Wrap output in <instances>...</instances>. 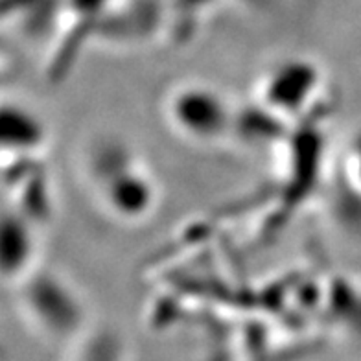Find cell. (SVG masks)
<instances>
[{
  "label": "cell",
  "instance_id": "1",
  "mask_svg": "<svg viewBox=\"0 0 361 361\" xmlns=\"http://www.w3.org/2000/svg\"><path fill=\"white\" fill-rule=\"evenodd\" d=\"M89 185L102 209L122 224H138L152 214L159 186L144 159L126 142L104 137L85 155Z\"/></svg>",
  "mask_w": 361,
  "mask_h": 361
},
{
  "label": "cell",
  "instance_id": "4",
  "mask_svg": "<svg viewBox=\"0 0 361 361\" xmlns=\"http://www.w3.org/2000/svg\"><path fill=\"white\" fill-rule=\"evenodd\" d=\"M19 305L39 330L50 336H71L83 321L80 297L68 282L52 271L35 267L17 282Z\"/></svg>",
  "mask_w": 361,
  "mask_h": 361
},
{
  "label": "cell",
  "instance_id": "7",
  "mask_svg": "<svg viewBox=\"0 0 361 361\" xmlns=\"http://www.w3.org/2000/svg\"><path fill=\"white\" fill-rule=\"evenodd\" d=\"M4 30H13L19 39H54L59 0H2Z\"/></svg>",
  "mask_w": 361,
  "mask_h": 361
},
{
  "label": "cell",
  "instance_id": "3",
  "mask_svg": "<svg viewBox=\"0 0 361 361\" xmlns=\"http://www.w3.org/2000/svg\"><path fill=\"white\" fill-rule=\"evenodd\" d=\"M323 90L321 67L310 59L290 57L264 72L257 87V107L279 124L302 122L314 114Z\"/></svg>",
  "mask_w": 361,
  "mask_h": 361
},
{
  "label": "cell",
  "instance_id": "5",
  "mask_svg": "<svg viewBox=\"0 0 361 361\" xmlns=\"http://www.w3.org/2000/svg\"><path fill=\"white\" fill-rule=\"evenodd\" d=\"M35 228L37 225L4 207L2 216V273L6 281L17 284L24 276L35 269Z\"/></svg>",
  "mask_w": 361,
  "mask_h": 361
},
{
  "label": "cell",
  "instance_id": "6",
  "mask_svg": "<svg viewBox=\"0 0 361 361\" xmlns=\"http://www.w3.org/2000/svg\"><path fill=\"white\" fill-rule=\"evenodd\" d=\"M47 126L35 113L20 104L2 107V155L4 157H41L47 149Z\"/></svg>",
  "mask_w": 361,
  "mask_h": 361
},
{
  "label": "cell",
  "instance_id": "2",
  "mask_svg": "<svg viewBox=\"0 0 361 361\" xmlns=\"http://www.w3.org/2000/svg\"><path fill=\"white\" fill-rule=\"evenodd\" d=\"M162 114L177 137L201 146L224 142L240 124L231 102L204 83H180L168 90Z\"/></svg>",
  "mask_w": 361,
  "mask_h": 361
}]
</instances>
